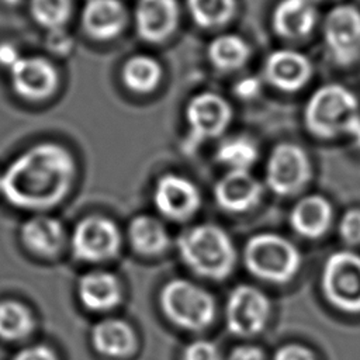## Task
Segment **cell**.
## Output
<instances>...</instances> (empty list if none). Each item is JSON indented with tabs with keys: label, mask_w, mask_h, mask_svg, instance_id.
<instances>
[{
	"label": "cell",
	"mask_w": 360,
	"mask_h": 360,
	"mask_svg": "<svg viewBox=\"0 0 360 360\" xmlns=\"http://www.w3.org/2000/svg\"><path fill=\"white\" fill-rule=\"evenodd\" d=\"M250 45L238 34H219L207 46L211 65L221 72H235L243 68L250 58Z\"/></svg>",
	"instance_id": "obj_25"
},
{
	"label": "cell",
	"mask_w": 360,
	"mask_h": 360,
	"mask_svg": "<svg viewBox=\"0 0 360 360\" xmlns=\"http://www.w3.org/2000/svg\"><path fill=\"white\" fill-rule=\"evenodd\" d=\"M20 240L30 253L38 257H53L66 243V229L58 218L37 212L21 224Z\"/></svg>",
	"instance_id": "obj_19"
},
{
	"label": "cell",
	"mask_w": 360,
	"mask_h": 360,
	"mask_svg": "<svg viewBox=\"0 0 360 360\" xmlns=\"http://www.w3.org/2000/svg\"><path fill=\"white\" fill-rule=\"evenodd\" d=\"M180 360H224L221 349L210 339H193L180 352Z\"/></svg>",
	"instance_id": "obj_31"
},
{
	"label": "cell",
	"mask_w": 360,
	"mask_h": 360,
	"mask_svg": "<svg viewBox=\"0 0 360 360\" xmlns=\"http://www.w3.org/2000/svg\"><path fill=\"white\" fill-rule=\"evenodd\" d=\"M312 174L308 152L294 142L277 143L264 163V184L278 197L300 195L308 187Z\"/></svg>",
	"instance_id": "obj_8"
},
{
	"label": "cell",
	"mask_w": 360,
	"mask_h": 360,
	"mask_svg": "<svg viewBox=\"0 0 360 360\" xmlns=\"http://www.w3.org/2000/svg\"><path fill=\"white\" fill-rule=\"evenodd\" d=\"M273 316V302L266 291L253 284L235 285L225 301L226 330L239 339H253L263 333Z\"/></svg>",
	"instance_id": "obj_7"
},
{
	"label": "cell",
	"mask_w": 360,
	"mask_h": 360,
	"mask_svg": "<svg viewBox=\"0 0 360 360\" xmlns=\"http://www.w3.org/2000/svg\"><path fill=\"white\" fill-rule=\"evenodd\" d=\"M93 349L107 359H127L138 350L139 339L135 328L118 316L97 321L90 330Z\"/></svg>",
	"instance_id": "obj_18"
},
{
	"label": "cell",
	"mask_w": 360,
	"mask_h": 360,
	"mask_svg": "<svg viewBox=\"0 0 360 360\" xmlns=\"http://www.w3.org/2000/svg\"><path fill=\"white\" fill-rule=\"evenodd\" d=\"M214 200L228 214H246L263 200V183L250 170H226L214 184Z\"/></svg>",
	"instance_id": "obj_14"
},
{
	"label": "cell",
	"mask_w": 360,
	"mask_h": 360,
	"mask_svg": "<svg viewBox=\"0 0 360 360\" xmlns=\"http://www.w3.org/2000/svg\"><path fill=\"white\" fill-rule=\"evenodd\" d=\"M263 76L274 89L294 93L307 86L312 76V63L307 55L291 48L270 52L263 63Z\"/></svg>",
	"instance_id": "obj_15"
},
{
	"label": "cell",
	"mask_w": 360,
	"mask_h": 360,
	"mask_svg": "<svg viewBox=\"0 0 360 360\" xmlns=\"http://www.w3.org/2000/svg\"><path fill=\"white\" fill-rule=\"evenodd\" d=\"M152 202L162 219L186 222L201 210L202 193L191 179L170 172L155 181Z\"/></svg>",
	"instance_id": "obj_11"
},
{
	"label": "cell",
	"mask_w": 360,
	"mask_h": 360,
	"mask_svg": "<svg viewBox=\"0 0 360 360\" xmlns=\"http://www.w3.org/2000/svg\"><path fill=\"white\" fill-rule=\"evenodd\" d=\"M77 177L73 153L56 142H39L18 153L1 173V195L14 208L45 212L70 194Z\"/></svg>",
	"instance_id": "obj_1"
},
{
	"label": "cell",
	"mask_w": 360,
	"mask_h": 360,
	"mask_svg": "<svg viewBox=\"0 0 360 360\" xmlns=\"http://www.w3.org/2000/svg\"><path fill=\"white\" fill-rule=\"evenodd\" d=\"M46 45L48 49L55 55H68L73 48V38L66 32V28L48 31Z\"/></svg>",
	"instance_id": "obj_34"
},
{
	"label": "cell",
	"mask_w": 360,
	"mask_h": 360,
	"mask_svg": "<svg viewBox=\"0 0 360 360\" xmlns=\"http://www.w3.org/2000/svg\"><path fill=\"white\" fill-rule=\"evenodd\" d=\"M14 93L25 101H44L52 97L59 86V73L55 63L38 55L22 56L8 70Z\"/></svg>",
	"instance_id": "obj_13"
},
{
	"label": "cell",
	"mask_w": 360,
	"mask_h": 360,
	"mask_svg": "<svg viewBox=\"0 0 360 360\" xmlns=\"http://www.w3.org/2000/svg\"><path fill=\"white\" fill-rule=\"evenodd\" d=\"M240 260L256 280L273 285L291 283L302 267L300 248L287 236L276 232H259L245 242Z\"/></svg>",
	"instance_id": "obj_4"
},
{
	"label": "cell",
	"mask_w": 360,
	"mask_h": 360,
	"mask_svg": "<svg viewBox=\"0 0 360 360\" xmlns=\"http://www.w3.org/2000/svg\"><path fill=\"white\" fill-rule=\"evenodd\" d=\"M37 328L31 308L17 300L0 301V339L3 342H21L28 339Z\"/></svg>",
	"instance_id": "obj_26"
},
{
	"label": "cell",
	"mask_w": 360,
	"mask_h": 360,
	"mask_svg": "<svg viewBox=\"0 0 360 360\" xmlns=\"http://www.w3.org/2000/svg\"><path fill=\"white\" fill-rule=\"evenodd\" d=\"M271 360H319V359L311 347L302 343L288 342L274 350Z\"/></svg>",
	"instance_id": "obj_32"
},
{
	"label": "cell",
	"mask_w": 360,
	"mask_h": 360,
	"mask_svg": "<svg viewBox=\"0 0 360 360\" xmlns=\"http://www.w3.org/2000/svg\"><path fill=\"white\" fill-rule=\"evenodd\" d=\"M162 315L177 329L200 333L217 319L218 304L202 284L183 277L166 281L158 295Z\"/></svg>",
	"instance_id": "obj_5"
},
{
	"label": "cell",
	"mask_w": 360,
	"mask_h": 360,
	"mask_svg": "<svg viewBox=\"0 0 360 360\" xmlns=\"http://www.w3.org/2000/svg\"><path fill=\"white\" fill-rule=\"evenodd\" d=\"M124 235L115 221L105 215H87L73 226L69 245L75 259L83 263H104L121 252Z\"/></svg>",
	"instance_id": "obj_9"
},
{
	"label": "cell",
	"mask_w": 360,
	"mask_h": 360,
	"mask_svg": "<svg viewBox=\"0 0 360 360\" xmlns=\"http://www.w3.org/2000/svg\"><path fill=\"white\" fill-rule=\"evenodd\" d=\"M163 77V69L158 59L146 53L129 56L121 69L124 86L138 94L155 91Z\"/></svg>",
	"instance_id": "obj_24"
},
{
	"label": "cell",
	"mask_w": 360,
	"mask_h": 360,
	"mask_svg": "<svg viewBox=\"0 0 360 360\" xmlns=\"http://www.w3.org/2000/svg\"><path fill=\"white\" fill-rule=\"evenodd\" d=\"M338 233L349 249L360 248V207H352L340 215Z\"/></svg>",
	"instance_id": "obj_30"
},
{
	"label": "cell",
	"mask_w": 360,
	"mask_h": 360,
	"mask_svg": "<svg viewBox=\"0 0 360 360\" xmlns=\"http://www.w3.org/2000/svg\"><path fill=\"white\" fill-rule=\"evenodd\" d=\"M7 1H10V3H14V1H15V0H7Z\"/></svg>",
	"instance_id": "obj_41"
},
{
	"label": "cell",
	"mask_w": 360,
	"mask_h": 360,
	"mask_svg": "<svg viewBox=\"0 0 360 360\" xmlns=\"http://www.w3.org/2000/svg\"><path fill=\"white\" fill-rule=\"evenodd\" d=\"M302 120L305 129L315 138L329 141L352 136L360 125V104L347 87L328 83L308 97Z\"/></svg>",
	"instance_id": "obj_3"
},
{
	"label": "cell",
	"mask_w": 360,
	"mask_h": 360,
	"mask_svg": "<svg viewBox=\"0 0 360 360\" xmlns=\"http://www.w3.org/2000/svg\"><path fill=\"white\" fill-rule=\"evenodd\" d=\"M176 250L186 269L208 281L229 278L240 259L232 236L214 222L186 228L176 239Z\"/></svg>",
	"instance_id": "obj_2"
},
{
	"label": "cell",
	"mask_w": 360,
	"mask_h": 360,
	"mask_svg": "<svg viewBox=\"0 0 360 360\" xmlns=\"http://www.w3.org/2000/svg\"><path fill=\"white\" fill-rule=\"evenodd\" d=\"M0 194H1V173H0Z\"/></svg>",
	"instance_id": "obj_40"
},
{
	"label": "cell",
	"mask_w": 360,
	"mask_h": 360,
	"mask_svg": "<svg viewBox=\"0 0 360 360\" xmlns=\"http://www.w3.org/2000/svg\"><path fill=\"white\" fill-rule=\"evenodd\" d=\"M128 245L135 253L143 257L165 255L172 246L170 232L158 215L138 214L132 217L125 229Z\"/></svg>",
	"instance_id": "obj_23"
},
{
	"label": "cell",
	"mask_w": 360,
	"mask_h": 360,
	"mask_svg": "<svg viewBox=\"0 0 360 360\" xmlns=\"http://www.w3.org/2000/svg\"><path fill=\"white\" fill-rule=\"evenodd\" d=\"M319 290L333 309L345 315H360V253L342 249L322 263Z\"/></svg>",
	"instance_id": "obj_6"
},
{
	"label": "cell",
	"mask_w": 360,
	"mask_h": 360,
	"mask_svg": "<svg viewBox=\"0 0 360 360\" xmlns=\"http://www.w3.org/2000/svg\"><path fill=\"white\" fill-rule=\"evenodd\" d=\"M215 159L226 170H250L259 160V146L246 135L228 136L218 145Z\"/></svg>",
	"instance_id": "obj_27"
},
{
	"label": "cell",
	"mask_w": 360,
	"mask_h": 360,
	"mask_svg": "<svg viewBox=\"0 0 360 360\" xmlns=\"http://www.w3.org/2000/svg\"><path fill=\"white\" fill-rule=\"evenodd\" d=\"M21 58L22 55L15 44L10 41L0 42V68L10 70Z\"/></svg>",
	"instance_id": "obj_37"
},
{
	"label": "cell",
	"mask_w": 360,
	"mask_h": 360,
	"mask_svg": "<svg viewBox=\"0 0 360 360\" xmlns=\"http://www.w3.org/2000/svg\"><path fill=\"white\" fill-rule=\"evenodd\" d=\"M184 117L188 127L187 141L190 146H197L225 132L232 120V107L222 96L201 91L187 101Z\"/></svg>",
	"instance_id": "obj_12"
},
{
	"label": "cell",
	"mask_w": 360,
	"mask_h": 360,
	"mask_svg": "<svg viewBox=\"0 0 360 360\" xmlns=\"http://www.w3.org/2000/svg\"><path fill=\"white\" fill-rule=\"evenodd\" d=\"M316 3H321V1H332V0H315Z\"/></svg>",
	"instance_id": "obj_39"
},
{
	"label": "cell",
	"mask_w": 360,
	"mask_h": 360,
	"mask_svg": "<svg viewBox=\"0 0 360 360\" xmlns=\"http://www.w3.org/2000/svg\"><path fill=\"white\" fill-rule=\"evenodd\" d=\"M318 17L315 0H278L271 13V28L280 38L298 41L315 30Z\"/></svg>",
	"instance_id": "obj_21"
},
{
	"label": "cell",
	"mask_w": 360,
	"mask_h": 360,
	"mask_svg": "<svg viewBox=\"0 0 360 360\" xmlns=\"http://www.w3.org/2000/svg\"><path fill=\"white\" fill-rule=\"evenodd\" d=\"M128 11L121 0H87L82 10L86 34L97 41L117 38L127 27Z\"/></svg>",
	"instance_id": "obj_22"
},
{
	"label": "cell",
	"mask_w": 360,
	"mask_h": 360,
	"mask_svg": "<svg viewBox=\"0 0 360 360\" xmlns=\"http://www.w3.org/2000/svg\"><path fill=\"white\" fill-rule=\"evenodd\" d=\"M322 39L336 65L354 63L360 58V8L349 3L333 6L322 21Z\"/></svg>",
	"instance_id": "obj_10"
},
{
	"label": "cell",
	"mask_w": 360,
	"mask_h": 360,
	"mask_svg": "<svg viewBox=\"0 0 360 360\" xmlns=\"http://www.w3.org/2000/svg\"><path fill=\"white\" fill-rule=\"evenodd\" d=\"M30 15L46 31L65 28L72 15V0H30Z\"/></svg>",
	"instance_id": "obj_29"
},
{
	"label": "cell",
	"mask_w": 360,
	"mask_h": 360,
	"mask_svg": "<svg viewBox=\"0 0 360 360\" xmlns=\"http://www.w3.org/2000/svg\"><path fill=\"white\" fill-rule=\"evenodd\" d=\"M191 20L201 28L214 30L228 24L236 14V0H186Z\"/></svg>",
	"instance_id": "obj_28"
},
{
	"label": "cell",
	"mask_w": 360,
	"mask_h": 360,
	"mask_svg": "<svg viewBox=\"0 0 360 360\" xmlns=\"http://www.w3.org/2000/svg\"><path fill=\"white\" fill-rule=\"evenodd\" d=\"M333 221L335 210L330 200L315 193L301 195L288 214L292 232L308 240L323 238L330 231Z\"/></svg>",
	"instance_id": "obj_16"
},
{
	"label": "cell",
	"mask_w": 360,
	"mask_h": 360,
	"mask_svg": "<svg viewBox=\"0 0 360 360\" xmlns=\"http://www.w3.org/2000/svg\"><path fill=\"white\" fill-rule=\"evenodd\" d=\"M10 360H59L56 352L44 343L21 347Z\"/></svg>",
	"instance_id": "obj_33"
},
{
	"label": "cell",
	"mask_w": 360,
	"mask_h": 360,
	"mask_svg": "<svg viewBox=\"0 0 360 360\" xmlns=\"http://www.w3.org/2000/svg\"><path fill=\"white\" fill-rule=\"evenodd\" d=\"M224 360H267V356L262 347L250 343H242L232 347Z\"/></svg>",
	"instance_id": "obj_35"
},
{
	"label": "cell",
	"mask_w": 360,
	"mask_h": 360,
	"mask_svg": "<svg viewBox=\"0 0 360 360\" xmlns=\"http://www.w3.org/2000/svg\"><path fill=\"white\" fill-rule=\"evenodd\" d=\"M353 141H354V143L360 148V125L356 128V131L352 134V136H350Z\"/></svg>",
	"instance_id": "obj_38"
},
{
	"label": "cell",
	"mask_w": 360,
	"mask_h": 360,
	"mask_svg": "<svg viewBox=\"0 0 360 360\" xmlns=\"http://www.w3.org/2000/svg\"><path fill=\"white\" fill-rule=\"evenodd\" d=\"M180 22L177 0H138L135 6V27L138 35L150 44L169 39Z\"/></svg>",
	"instance_id": "obj_17"
},
{
	"label": "cell",
	"mask_w": 360,
	"mask_h": 360,
	"mask_svg": "<svg viewBox=\"0 0 360 360\" xmlns=\"http://www.w3.org/2000/svg\"><path fill=\"white\" fill-rule=\"evenodd\" d=\"M262 90V82L259 77L246 76L235 84V94L243 100L255 98Z\"/></svg>",
	"instance_id": "obj_36"
},
{
	"label": "cell",
	"mask_w": 360,
	"mask_h": 360,
	"mask_svg": "<svg viewBox=\"0 0 360 360\" xmlns=\"http://www.w3.org/2000/svg\"><path fill=\"white\" fill-rule=\"evenodd\" d=\"M77 298L90 312H108L124 300L121 280L107 270H90L77 281Z\"/></svg>",
	"instance_id": "obj_20"
}]
</instances>
